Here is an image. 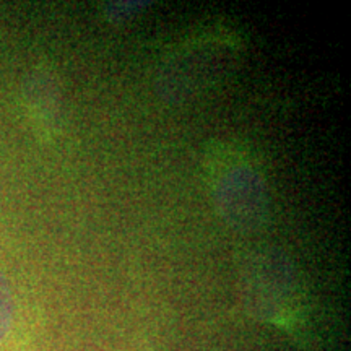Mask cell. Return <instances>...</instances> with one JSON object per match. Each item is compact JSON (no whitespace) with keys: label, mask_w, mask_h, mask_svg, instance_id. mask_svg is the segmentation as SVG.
Wrapping results in <instances>:
<instances>
[{"label":"cell","mask_w":351,"mask_h":351,"mask_svg":"<svg viewBox=\"0 0 351 351\" xmlns=\"http://www.w3.org/2000/svg\"><path fill=\"white\" fill-rule=\"evenodd\" d=\"M215 199L218 212L232 228L252 231L265 225L269 194L261 174L249 166H238L223 176Z\"/></svg>","instance_id":"1"},{"label":"cell","mask_w":351,"mask_h":351,"mask_svg":"<svg viewBox=\"0 0 351 351\" xmlns=\"http://www.w3.org/2000/svg\"><path fill=\"white\" fill-rule=\"evenodd\" d=\"M13 324V296L7 276L0 271V343L7 339Z\"/></svg>","instance_id":"2"},{"label":"cell","mask_w":351,"mask_h":351,"mask_svg":"<svg viewBox=\"0 0 351 351\" xmlns=\"http://www.w3.org/2000/svg\"><path fill=\"white\" fill-rule=\"evenodd\" d=\"M148 2H111L106 7V19L111 23H124V21L137 16Z\"/></svg>","instance_id":"3"}]
</instances>
